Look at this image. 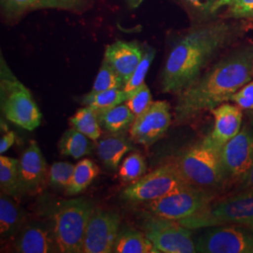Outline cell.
Here are the masks:
<instances>
[{"instance_id": "5bb4252c", "label": "cell", "mask_w": 253, "mask_h": 253, "mask_svg": "<svg viewBox=\"0 0 253 253\" xmlns=\"http://www.w3.org/2000/svg\"><path fill=\"white\" fill-rule=\"evenodd\" d=\"M47 166L36 141H31L19 160V182L21 193L34 194L45 182Z\"/></svg>"}, {"instance_id": "d6a6232c", "label": "cell", "mask_w": 253, "mask_h": 253, "mask_svg": "<svg viewBox=\"0 0 253 253\" xmlns=\"http://www.w3.org/2000/svg\"><path fill=\"white\" fill-rule=\"evenodd\" d=\"M152 102L151 92L145 83L128 96L127 100L125 101V104L134 114L135 117H139L150 107Z\"/></svg>"}, {"instance_id": "cb8c5ba5", "label": "cell", "mask_w": 253, "mask_h": 253, "mask_svg": "<svg viewBox=\"0 0 253 253\" xmlns=\"http://www.w3.org/2000/svg\"><path fill=\"white\" fill-rule=\"evenodd\" d=\"M87 136L83 134L75 127L67 129L58 142V149L61 155L69 156L73 159H81L82 157L90 153V142Z\"/></svg>"}, {"instance_id": "7402d4cb", "label": "cell", "mask_w": 253, "mask_h": 253, "mask_svg": "<svg viewBox=\"0 0 253 253\" xmlns=\"http://www.w3.org/2000/svg\"><path fill=\"white\" fill-rule=\"evenodd\" d=\"M102 128L111 133L122 132L132 125L136 117L126 104L96 112Z\"/></svg>"}, {"instance_id": "603a6c76", "label": "cell", "mask_w": 253, "mask_h": 253, "mask_svg": "<svg viewBox=\"0 0 253 253\" xmlns=\"http://www.w3.org/2000/svg\"><path fill=\"white\" fill-rule=\"evenodd\" d=\"M100 169L91 160L84 159L75 165L73 178L66 189V193L74 196L86 190L94 179L99 175Z\"/></svg>"}, {"instance_id": "2e32d148", "label": "cell", "mask_w": 253, "mask_h": 253, "mask_svg": "<svg viewBox=\"0 0 253 253\" xmlns=\"http://www.w3.org/2000/svg\"><path fill=\"white\" fill-rule=\"evenodd\" d=\"M2 14L14 22L30 11L53 9L82 13L89 7L88 0H0Z\"/></svg>"}, {"instance_id": "8fae6325", "label": "cell", "mask_w": 253, "mask_h": 253, "mask_svg": "<svg viewBox=\"0 0 253 253\" xmlns=\"http://www.w3.org/2000/svg\"><path fill=\"white\" fill-rule=\"evenodd\" d=\"M120 227L118 213L95 208L84 238L81 253H113Z\"/></svg>"}, {"instance_id": "e575fe53", "label": "cell", "mask_w": 253, "mask_h": 253, "mask_svg": "<svg viewBox=\"0 0 253 253\" xmlns=\"http://www.w3.org/2000/svg\"><path fill=\"white\" fill-rule=\"evenodd\" d=\"M230 101L243 110H253V79L234 94Z\"/></svg>"}, {"instance_id": "e0dca14e", "label": "cell", "mask_w": 253, "mask_h": 253, "mask_svg": "<svg viewBox=\"0 0 253 253\" xmlns=\"http://www.w3.org/2000/svg\"><path fill=\"white\" fill-rule=\"evenodd\" d=\"M145 50L137 42L117 41L106 47L103 59L117 72L125 84L141 62Z\"/></svg>"}, {"instance_id": "f35d334b", "label": "cell", "mask_w": 253, "mask_h": 253, "mask_svg": "<svg viewBox=\"0 0 253 253\" xmlns=\"http://www.w3.org/2000/svg\"><path fill=\"white\" fill-rule=\"evenodd\" d=\"M248 117L250 119V122H251V125L253 126V110L252 111H248Z\"/></svg>"}, {"instance_id": "30bf717a", "label": "cell", "mask_w": 253, "mask_h": 253, "mask_svg": "<svg viewBox=\"0 0 253 253\" xmlns=\"http://www.w3.org/2000/svg\"><path fill=\"white\" fill-rule=\"evenodd\" d=\"M195 240L196 253H253V231L238 224L209 227Z\"/></svg>"}, {"instance_id": "4dcf8cb0", "label": "cell", "mask_w": 253, "mask_h": 253, "mask_svg": "<svg viewBox=\"0 0 253 253\" xmlns=\"http://www.w3.org/2000/svg\"><path fill=\"white\" fill-rule=\"evenodd\" d=\"M155 55H156V51L154 50L153 48L148 47L145 50V54H144L141 62L137 66L135 71L131 74L130 78L124 84V86L122 88L127 96H129L133 91L138 89L141 85H143L145 84V76L149 71V68L155 58Z\"/></svg>"}, {"instance_id": "7c38bea8", "label": "cell", "mask_w": 253, "mask_h": 253, "mask_svg": "<svg viewBox=\"0 0 253 253\" xmlns=\"http://www.w3.org/2000/svg\"><path fill=\"white\" fill-rule=\"evenodd\" d=\"M171 122L170 104L165 100L153 101L145 113L136 117L129 130L130 138L140 145H153L164 135Z\"/></svg>"}, {"instance_id": "3957f363", "label": "cell", "mask_w": 253, "mask_h": 253, "mask_svg": "<svg viewBox=\"0 0 253 253\" xmlns=\"http://www.w3.org/2000/svg\"><path fill=\"white\" fill-rule=\"evenodd\" d=\"M95 210L84 198L64 200L51 210V225L58 253H81L85 231Z\"/></svg>"}, {"instance_id": "f1b7e54d", "label": "cell", "mask_w": 253, "mask_h": 253, "mask_svg": "<svg viewBox=\"0 0 253 253\" xmlns=\"http://www.w3.org/2000/svg\"><path fill=\"white\" fill-rule=\"evenodd\" d=\"M145 172V158L140 153H132L126 157L119 167L118 176L121 181L131 184L144 176Z\"/></svg>"}, {"instance_id": "7a4b0ae2", "label": "cell", "mask_w": 253, "mask_h": 253, "mask_svg": "<svg viewBox=\"0 0 253 253\" xmlns=\"http://www.w3.org/2000/svg\"><path fill=\"white\" fill-rule=\"evenodd\" d=\"M253 79V44L235 48L178 94L175 122L187 123L228 102Z\"/></svg>"}, {"instance_id": "52a82bcc", "label": "cell", "mask_w": 253, "mask_h": 253, "mask_svg": "<svg viewBox=\"0 0 253 253\" xmlns=\"http://www.w3.org/2000/svg\"><path fill=\"white\" fill-rule=\"evenodd\" d=\"M216 193L191 184L183 185L162 198L145 203L147 212L157 217L179 221L207 208Z\"/></svg>"}, {"instance_id": "1f68e13d", "label": "cell", "mask_w": 253, "mask_h": 253, "mask_svg": "<svg viewBox=\"0 0 253 253\" xmlns=\"http://www.w3.org/2000/svg\"><path fill=\"white\" fill-rule=\"evenodd\" d=\"M74 168L75 165L70 163L60 162L53 163L48 172L50 185L56 189L66 190L73 178Z\"/></svg>"}, {"instance_id": "9c48e42d", "label": "cell", "mask_w": 253, "mask_h": 253, "mask_svg": "<svg viewBox=\"0 0 253 253\" xmlns=\"http://www.w3.org/2000/svg\"><path fill=\"white\" fill-rule=\"evenodd\" d=\"M142 229L160 253H196L191 230L176 220L157 217L146 213Z\"/></svg>"}, {"instance_id": "83f0119b", "label": "cell", "mask_w": 253, "mask_h": 253, "mask_svg": "<svg viewBox=\"0 0 253 253\" xmlns=\"http://www.w3.org/2000/svg\"><path fill=\"white\" fill-rule=\"evenodd\" d=\"M224 9L221 18L253 20V0H217L213 8L214 15Z\"/></svg>"}, {"instance_id": "6da1fadb", "label": "cell", "mask_w": 253, "mask_h": 253, "mask_svg": "<svg viewBox=\"0 0 253 253\" xmlns=\"http://www.w3.org/2000/svg\"><path fill=\"white\" fill-rule=\"evenodd\" d=\"M252 28L248 20H208L191 27L172 43L161 74L163 93L179 94L196 81L222 51Z\"/></svg>"}, {"instance_id": "484cf974", "label": "cell", "mask_w": 253, "mask_h": 253, "mask_svg": "<svg viewBox=\"0 0 253 253\" xmlns=\"http://www.w3.org/2000/svg\"><path fill=\"white\" fill-rule=\"evenodd\" d=\"M127 98L128 96L122 88H116L96 93L89 92L83 98L82 103L84 106L99 112L122 104L127 100Z\"/></svg>"}, {"instance_id": "836d02e7", "label": "cell", "mask_w": 253, "mask_h": 253, "mask_svg": "<svg viewBox=\"0 0 253 253\" xmlns=\"http://www.w3.org/2000/svg\"><path fill=\"white\" fill-rule=\"evenodd\" d=\"M187 8L203 21H208L214 15L213 8L217 0H182Z\"/></svg>"}, {"instance_id": "4fadbf2b", "label": "cell", "mask_w": 253, "mask_h": 253, "mask_svg": "<svg viewBox=\"0 0 253 253\" xmlns=\"http://www.w3.org/2000/svg\"><path fill=\"white\" fill-rule=\"evenodd\" d=\"M227 176L239 179L253 164V126L247 125L220 149Z\"/></svg>"}, {"instance_id": "5b68a950", "label": "cell", "mask_w": 253, "mask_h": 253, "mask_svg": "<svg viewBox=\"0 0 253 253\" xmlns=\"http://www.w3.org/2000/svg\"><path fill=\"white\" fill-rule=\"evenodd\" d=\"M190 230L238 224L253 226V188L240 190L223 199L213 201L207 208L178 221Z\"/></svg>"}, {"instance_id": "74e56055", "label": "cell", "mask_w": 253, "mask_h": 253, "mask_svg": "<svg viewBox=\"0 0 253 253\" xmlns=\"http://www.w3.org/2000/svg\"><path fill=\"white\" fill-rule=\"evenodd\" d=\"M143 1H144V0H126V2H127V4H128L129 8H131V9L138 8V7L142 4Z\"/></svg>"}, {"instance_id": "4316f807", "label": "cell", "mask_w": 253, "mask_h": 253, "mask_svg": "<svg viewBox=\"0 0 253 253\" xmlns=\"http://www.w3.org/2000/svg\"><path fill=\"white\" fill-rule=\"evenodd\" d=\"M73 127L91 140H99L101 135V126L98 120L97 113L87 106L79 109L71 118Z\"/></svg>"}, {"instance_id": "9a60e30c", "label": "cell", "mask_w": 253, "mask_h": 253, "mask_svg": "<svg viewBox=\"0 0 253 253\" xmlns=\"http://www.w3.org/2000/svg\"><path fill=\"white\" fill-rule=\"evenodd\" d=\"M242 110L238 105L228 102L211 110L210 112L215 119V125L213 130L204 140L220 150L241 130L243 119Z\"/></svg>"}, {"instance_id": "44dd1931", "label": "cell", "mask_w": 253, "mask_h": 253, "mask_svg": "<svg viewBox=\"0 0 253 253\" xmlns=\"http://www.w3.org/2000/svg\"><path fill=\"white\" fill-rule=\"evenodd\" d=\"M113 253H160L144 232L125 227L118 233Z\"/></svg>"}, {"instance_id": "ac0fdd59", "label": "cell", "mask_w": 253, "mask_h": 253, "mask_svg": "<svg viewBox=\"0 0 253 253\" xmlns=\"http://www.w3.org/2000/svg\"><path fill=\"white\" fill-rule=\"evenodd\" d=\"M14 247L20 253H58L51 223L31 222L25 225L16 235Z\"/></svg>"}, {"instance_id": "ba28073f", "label": "cell", "mask_w": 253, "mask_h": 253, "mask_svg": "<svg viewBox=\"0 0 253 253\" xmlns=\"http://www.w3.org/2000/svg\"><path fill=\"white\" fill-rule=\"evenodd\" d=\"M186 184L190 183L183 177L175 164L168 163L131 183L121 192L120 197L130 203H148Z\"/></svg>"}, {"instance_id": "d6986e66", "label": "cell", "mask_w": 253, "mask_h": 253, "mask_svg": "<svg viewBox=\"0 0 253 253\" xmlns=\"http://www.w3.org/2000/svg\"><path fill=\"white\" fill-rule=\"evenodd\" d=\"M131 150L133 146L122 132L105 136L97 144V154L104 166L110 170H117L124 155Z\"/></svg>"}, {"instance_id": "277c9868", "label": "cell", "mask_w": 253, "mask_h": 253, "mask_svg": "<svg viewBox=\"0 0 253 253\" xmlns=\"http://www.w3.org/2000/svg\"><path fill=\"white\" fill-rule=\"evenodd\" d=\"M0 102L5 118L32 131L42 123V113L27 86L11 72L3 55L0 60Z\"/></svg>"}, {"instance_id": "ffe728a7", "label": "cell", "mask_w": 253, "mask_h": 253, "mask_svg": "<svg viewBox=\"0 0 253 253\" xmlns=\"http://www.w3.org/2000/svg\"><path fill=\"white\" fill-rule=\"evenodd\" d=\"M9 197L3 192L0 197V235L4 239L18 235L26 222L25 212Z\"/></svg>"}, {"instance_id": "f546056e", "label": "cell", "mask_w": 253, "mask_h": 253, "mask_svg": "<svg viewBox=\"0 0 253 253\" xmlns=\"http://www.w3.org/2000/svg\"><path fill=\"white\" fill-rule=\"evenodd\" d=\"M124 82L118 75L117 72L110 66V64L103 59L100 66V71L93 84L91 93L101 92V91L123 88Z\"/></svg>"}, {"instance_id": "d590c367", "label": "cell", "mask_w": 253, "mask_h": 253, "mask_svg": "<svg viewBox=\"0 0 253 253\" xmlns=\"http://www.w3.org/2000/svg\"><path fill=\"white\" fill-rule=\"evenodd\" d=\"M15 142V134L13 131H7L0 139V153L7 152Z\"/></svg>"}, {"instance_id": "8992f818", "label": "cell", "mask_w": 253, "mask_h": 253, "mask_svg": "<svg viewBox=\"0 0 253 253\" xmlns=\"http://www.w3.org/2000/svg\"><path fill=\"white\" fill-rule=\"evenodd\" d=\"M173 163L190 184L204 189L219 187L228 178L220 150L205 140L185 150Z\"/></svg>"}, {"instance_id": "ab89813d", "label": "cell", "mask_w": 253, "mask_h": 253, "mask_svg": "<svg viewBox=\"0 0 253 253\" xmlns=\"http://www.w3.org/2000/svg\"></svg>"}, {"instance_id": "8d00e7d4", "label": "cell", "mask_w": 253, "mask_h": 253, "mask_svg": "<svg viewBox=\"0 0 253 253\" xmlns=\"http://www.w3.org/2000/svg\"><path fill=\"white\" fill-rule=\"evenodd\" d=\"M238 190H243L249 188H253V164L251 168L245 172L244 174L238 179Z\"/></svg>"}, {"instance_id": "d4e9b609", "label": "cell", "mask_w": 253, "mask_h": 253, "mask_svg": "<svg viewBox=\"0 0 253 253\" xmlns=\"http://www.w3.org/2000/svg\"><path fill=\"white\" fill-rule=\"evenodd\" d=\"M0 187L2 192L10 197H16L21 193L17 159L3 155L0 157Z\"/></svg>"}]
</instances>
